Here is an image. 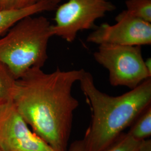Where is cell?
Masks as SVG:
<instances>
[{"instance_id":"6da1fadb","label":"cell","mask_w":151,"mask_h":151,"mask_svg":"<svg viewBox=\"0 0 151 151\" xmlns=\"http://www.w3.org/2000/svg\"><path fill=\"white\" fill-rule=\"evenodd\" d=\"M83 69L46 73L32 67L17 79L12 99L17 111L32 132L57 151H67L73 113L79 105L72 90Z\"/></svg>"},{"instance_id":"7a4b0ae2","label":"cell","mask_w":151,"mask_h":151,"mask_svg":"<svg viewBox=\"0 0 151 151\" xmlns=\"http://www.w3.org/2000/svg\"><path fill=\"white\" fill-rule=\"evenodd\" d=\"M79 82L91 112L83 139L86 151L104 150L151 105V78L118 96L100 91L88 72H85Z\"/></svg>"},{"instance_id":"3957f363","label":"cell","mask_w":151,"mask_h":151,"mask_svg":"<svg viewBox=\"0 0 151 151\" xmlns=\"http://www.w3.org/2000/svg\"><path fill=\"white\" fill-rule=\"evenodd\" d=\"M52 25L44 16H28L17 22L0 39V62L16 80L32 67L41 68L48 59Z\"/></svg>"},{"instance_id":"277c9868","label":"cell","mask_w":151,"mask_h":151,"mask_svg":"<svg viewBox=\"0 0 151 151\" xmlns=\"http://www.w3.org/2000/svg\"><path fill=\"white\" fill-rule=\"evenodd\" d=\"M93 57L108 70L109 82L113 86H125L132 90L151 78L142 57L141 46L101 44Z\"/></svg>"},{"instance_id":"5b68a950","label":"cell","mask_w":151,"mask_h":151,"mask_svg":"<svg viewBox=\"0 0 151 151\" xmlns=\"http://www.w3.org/2000/svg\"><path fill=\"white\" fill-rule=\"evenodd\" d=\"M115 9L109 0H69L57 8L52 31L53 35L72 42L78 32L96 29L95 21Z\"/></svg>"},{"instance_id":"8992f818","label":"cell","mask_w":151,"mask_h":151,"mask_svg":"<svg viewBox=\"0 0 151 151\" xmlns=\"http://www.w3.org/2000/svg\"><path fill=\"white\" fill-rule=\"evenodd\" d=\"M116 24H103L87 38L89 43L142 46L151 44V24L131 15L127 10L116 17Z\"/></svg>"},{"instance_id":"52a82bcc","label":"cell","mask_w":151,"mask_h":151,"mask_svg":"<svg viewBox=\"0 0 151 151\" xmlns=\"http://www.w3.org/2000/svg\"><path fill=\"white\" fill-rule=\"evenodd\" d=\"M2 151H57L30 129L12 102L0 107Z\"/></svg>"},{"instance_id":"ba28073f","label":"cell","mask_w":151,"mask_h":151,"mask_svg":"<svg viewBox=\"0 0 151 151\" xmlns=\"http://www.w3.org/2000/svg\"><path fill=\"white\" fill-rule=\"evenodd\" d=\"M57 6L54 5L48 0H42L37 4L21 10H0V35L10 29L22 19L41 12L53 10Z\"/></svg>"},{"instance_id":"9c48e42d","label":"cell","mask_w":151,"mask_h":151,"mask_svg":"<svg viewBox=\"0 0 151 151\" xmlns=\"http://www.w3.org/2000/svg\"><path fill=\"white\" fill-rule=\"evenodd\" d=\"M16 81L7 66L0 62V107L12 102Z\"/></svg>"},{"instance_id":"30bf717a","label":"cell","mask_w":151,"mask_h":151,"mask_svg":"<svg viewBox=\"0 0 151 151\" xmlns=\"http://www.w3.org/2000/svg\"><path fill=\"white\" fill-rule=\"evenodd\" d=\"M132 124L128 133L135 140L142 141L151 136V105L140 114Z\"/></svg>"},{"instance_id":"8fae6325","label":"cell","mask_w":151,"mask_h":151,"mask_svg":"<svg viewBox=\"0 0 151 151\" xmlns=\"http://www.w3.org/2000/svg\"><path fill=\"white\" fill-rule=\"evenodd\" d=\"M125 4L131 15L151 23V0H127Z\"/></svg>"},{"instance_id":"7c38bea8","label":"cell","mask_w":151,"mask_h":151,"mask_svg":"<svg viewBox=\"0 0 151 151\" xmlns=\"http://www.w3.org/2000/svg\"><path fill=\"white\" fill-rule=\"evenodd\" d=\"M140 142L135 140L128 133H123L102 151H137Z\"/></svg>"},{"instance_id":"4fadbf2b","label":"cell","mask_w":151,"mask_h":151,"mask_svg":"<svg viewBox=\"0 0 151 151\" xmlns=\"http://www.w3.org/2000/svg\"><path fill=\"white\" fill-rule=\"evenodd\" d=\"M42 0H0V10H17L30 7Z\"/></svg>"},{"instance_id":"5bb4252c","label":"cell","mask_w":151,"mask_h":151,"mask_svg":"<svg viewBox=\"0 0 151 151\" xmlns=\"http://www.w3.org/2000/svg\"><path fill=\"white\" fill-rule=\"evenodd\" d=\"M67 151H86L83 140L80 139L74 141L70 144Z\"/></svg>"},{"instance_id":"9a60e30c","label":"cell","mask_w":151,"mask_h":151,"mask_svg":"<svg viewBox=\"0 0 151 151\" xmlns=\"http://www.w3.org/2000/svg\"><path fill=\"white\" fill-rule=\"evenodd\" d=\"M137 151H151V139L142 140Z\"/></svg>"},{"instance_id":"2e32d148","label":"cell","mask_w":151,"mask_h":151,"mask_svg":"<svg viewBox=\"0 0 151 151\" xmlns=\"http://www.w3.org/2000/svg\"><path fill=\"white\" fill-rule=\"evenodd\" d=\"M145 63L146 65V68L149 72V73L151 75V58H147L146 60H145Z\"/></svg>"},{"instance_id":"e0dca14e","label":"cell","mask_w":151,"mask_h":151,"mask_svg":"<svg viewBox=\"0 0 151 151\" xmlns=\"http://www.w3.org/2000/svg\"><path fill=\"white\" fill-rule=\"evenodd\" d=\"M48 1L55 6H57V5L61 1V0H48Z\"/></svg>"},{"instance_id":"ac0fdd59","label":"cell","mask_w":151,"mask_h":151,"mask_svg":"<svg viewBox=\"0 0 151 151\" xmlns=\"http://www.w3.org/2000/svg\"><path fill=\"white\" fill-rule=\"evenodd\" d=\"M0 151H2L1 150V148H0Z\"/></svg>"}]
</instances>
